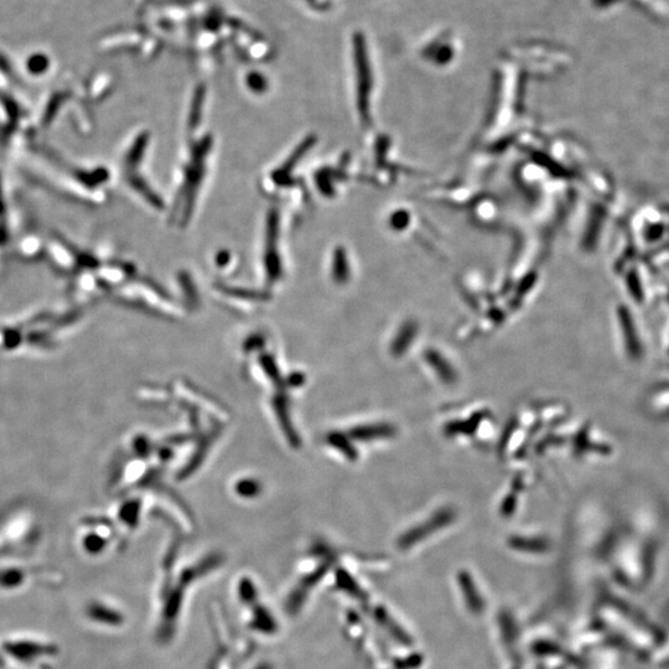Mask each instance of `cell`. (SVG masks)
<instances>
[{
  "instance_id": "7a4b0ae2",
  "label": "cell",
  "mask_w": 669,
  "mask_h": 669,
  "mask_svg": "<svg viewBox=\"0 0 669 669\" xmlns=\"http://www.w3.org/2000/svg\"><path fill=\"white\" fill-rule=\"evenodd\" d=\"M424 358L430 367L436 370L438 377L440 378L442 383L454 384L457 381V373L454 367L449 364L448 359L442 353L436 350H427L424 352Z\"/></svg>"
},
{
  "instance_id": "8992f818",
  "label": "cell",
  "mask_w": 669,
  "mask_h": 669,
  "mask_svg": "<svg viewBox=\"0 0 669 669\" xmlns=\"http://www.w3.org/2000/svg\"><path fill=\"white\" fill-rule=\"evenodd\" d=\"M516 506H517V498H516V496L514 494H509L503 501V503L501 506V512H502L503 516H509V514H514Z\"/></svg>"
},
{
  "instance_id": "6da1fadb",
  "label": "cell",
  "mask_w": 669,
  "mask_h": 669,
  "mask_svg": "<svg viewBox=\"0 0 669 669\" xmlns=\"http://www.w3.org/2000/svg\"><path fill=\"white\" fill-rule=\"evenodd\" d=\"M454 518L455 512L453 508H442L438 514H434L428 522L422 523L420 526L416 527L414 529H412L408 534H405L403 537L404 544L413 543V542H416V540L422 538L424 535L429 534L430 532L436 531V529H439L442 527L446 526L449 523H451Z\"/></svg>"
},
{
  "instance_id": "5b68a950",
  "label": "cell",
  "mask_w": 669,
  "mask_h": 669,
  "mask_svg": "<svg viewBox=\"0 0 669 669\" xmlns=\"http://www.w3.org/2000/svg\"><path fill=\"white\" fill-rule=\"evenodd\" d=\"M481 418H482V414H477V416H472V418H471V419H468V420H464V422H449L448 425L445 427V433H446L448 436H456V434H471V433H474L476 428L479 427Z\"/></svg>"
},
{
  "instance_id": "3957f363",
  "label": "cell",
  "mask_w": 669,
  "mask_h": 669,
  "mask_svg": "<svg viewBox=\"0 0 669 669\" xmlns=\"http://www.w3.org/2000/svg\"><path fill=\"white\" fill-rule=\"evenodd\" d=\"M396 434L394 427L390 424H376V425H364L352 430V436L359 440H373L381 438H390Z\"/></svg>"
},
{
  "instance_id": "277c9868",
  "label": "cell",
  "mask_w": 669,
  "mask_h": 669,
  "mask_svg": "<svg viewBox=\"0 0 669 669\" xmlns=\"http://www.w3.org/2000/svg\"><path fill=\"white\" fill-rule=\"evenodd\" d=\"M416 326L413 323H407L402 326V329L398 332L396 338L393 340L392 344V355L396 357L403 356L405 351L410 347L413 340L416 338Z\"/></svg>"
}]
</instances>
